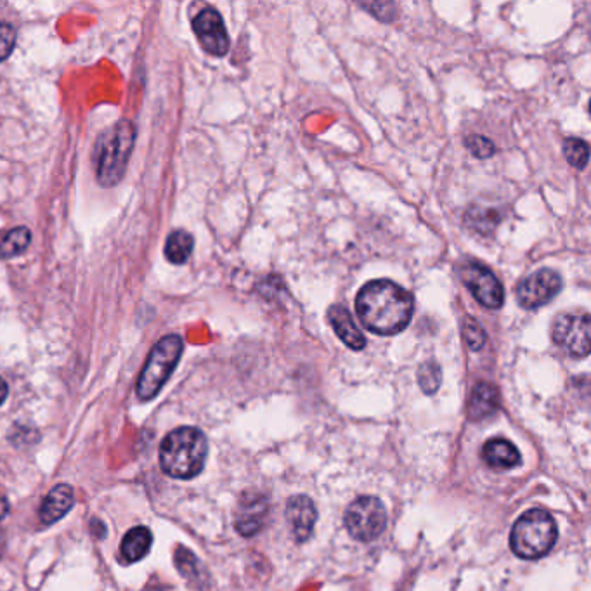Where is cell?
<instances>
[{
	"instance_id": "obj_1",
	"label": "cell",
	"mask_w": 591,
	"mask_h": 591,
	"mask_svg": "<svg viewBox=\"0 0 591 591\" xmlns=\"http://www.w3.org/2000/svg\"><path fill=\"white\" fill-rule=\"evenodd\" d=\"M356 311L370 332L396 335L410 325L415 302L410 292L394 281L375 280L361 288L356 297Z\"/></svg>"
},
{
	"instance_id": "obj_2",
	"label": "cell",
	"mask_w": 591,
	"mask_h": 591,
	"mask_svg": "<svg viewBox=\"0 0 591 591\" xmlns=\"http://www.w3.org/2000/svg\"><path fill=\"white\" fill-rule=\"evenodd\" d=\"M208 442L202 430L181 427L172 430L160 446V465L174 479H193L207 460Z\"/></svg>"
},
{
	"instance_id": "obj_3",
	"label": "cell",
	"mask_w": 591,
	"mask_h": 591,
	"mask_svg": "<svg viewBox=\"0 0 591 591\" xmlns=\"http://www.w3.org/2000/svg\"><path fill=\"white\" fill-rule=\"evenodd\" d=\"M136 141V129L129 120L118 122L113 129L101 134L94 151L96 176L104 188H111L122 181L130 153Z\"/></svg>"
},
{
	"instance_id": "obj_4",
	"label": "cell",
	"mask_w": 591,
	"mask_h": 591,
	"mask_svg": "<svg viewBox=\"0 0 591 591\" xmlns=\"http://www.w3.org/2000/svg\"><path fill=\"white\" fill-rule=\"evenodd\" d=\"M559 538V527L552 515L541 508L520 515L510 534V546L519 559L536 560L545 557Z\"/></svg>"
},
{
	"instance_id": "obj_5",
	"label": "cell",
	"mask_w": 591,
	"mask_h": 591,
	"mask_svg": "<svg viewBox=\"0 0 591 591\" xmlns=\"http://www.w3.org/2000/svg\"><path fill=\"white\" fill-rule=\"evenodd\" d=\"M182 349L184 344L179 335H167L153 347L150 358L141 371V377L137 380L136 394L141 401H151L158 396L172 371L176 370Z\"/></svg>"
},
{
	"instance_id": "obj_6",
	"label": "cell",
	"mask_w": 591,
	"mask_h": 591,
	"mask_svg": "<svg viewBox=\"0 0 591 591\" xmlns=\"http://www.w3.org/2000/svg\"><path fill=\"white\" fill-rule=\"evenodd\" d=\"M345 527L354 540L364 543L377 540L387 527L384 503L375 496H361L352 501L345 512Z\"/></svg>"
},
{
	"instance_id": "obj_7",
	"label": "cell",
	"mask_w": 591,
	"mask_h": 591,
	"mask_svg": "<svg viewBox=\"0 0 591 591\" xmlns=\"http://www.w3.org/2000/svg\"><path fill=\"white\" fill-rule=\"evenodd\" d=\"M552 338L567 354L574 358H585L590 354V316L560 314L553 321Z\"/></svg>"
},
{
	"instance_id": "obj_8",
	"label": "cell",
	"mask_w": 591,
	"mask_h": 591,
	"mask_svg": "<svg viewBox=\"0 0 591 591\" xmlns=\"http://www.w3.org/2000/svg\"><path fill=\"white\" fill-rule=\"evenodd\" d=\"M564 281L553 269H541L517 286V302L524 309H538L555 299L562 290Z\"/></svg>"
},
{
	"instance_id": "obj_9",
	"label": "cell",
	"mask_w": 591,
	"mask_h": 591,
	"mask_svg": "<svg viewBox=\"0 0 591 591\" xmlns=\"http://www.w3.org/2000/svg\"><path fill=\"white\" fill-rule=\"evenodd\" d=\"M462 280L475 300L488 309H500L505 302V292L500 280L489 267L472 262L462 269Z\"/></svg>"
},
{
	"instance_id": "obj_10",
	"label": "cell",
	"mask_w": 591,
	"mask_h": 591,
	"mask_svg": "<svg viewBox=\"0 0 591 591\" xmlns=\"http://www.w3.org/2000/svg\"><path fill=\"white\" fill-rule=\"evenodd\" d=\"M193 30L208 54L217 56V58L228 54L229 35L226 32L221 14L217 13L215 9L212 7L203 9L202 13L193 20Z\"/></svg>"
},
{
	"instance_id": "obj_11",
	"label": "cell",
	"mask_w": 591,
	"mask_h": 591,
	"mask_svg": "<svg viewBox=\"0 0 591 591\" xmlns=\"http://www.w3.org/2000/svg\"><path fill=\"white\" fill-rule=\"evenodd\" d=\"M267 515H269V500L266 494L247 491L241 494L240 503L234 514V527L241 536L252 538L266 524Z\"/></svg>"
},
{
	"instance_id": "obj_12",
	"label": "cell",
	"mask_w": 591,
	"mask_h": 591,
	"mask_svg": "<svg viewBox=\"0 0 591 591\" xmlns=\"http://www.w3.org/2000/svg\"><path fill=\"white\" fill-rule=\"evenodd\" d=\"M285 515L295 541L304 543L311 538L316 520H318V510L314 507L309 496H304V494L292 496L286 503Z\"/></svg>"
},
{
	"instance_id": "obj_13",
	"label": "cell",
	"mask_w": 591,
	"mask_h": 591,
	"mask_svg": "<svg viewBox=\"0 0 591 591\" xmlns=\"http://www.w3.org/2000/svg\"><path fill=\"white\" fill-rule=\"evenodd\" d=\"M326 316H328V321L333 326L338 338L347 347H351L352 351H363L364 347H366V338H364L363 333L359 332L358 326L354 325L351 312L347 311L344 306L335 304V306L328 309Z\"/></svg>"
},
{
	"instance_id": "obj_14",
	"label": "cell",
	"mask_w": 591,
	"mask_h": 591,
	"mask_svg": "<svg viewBox=\"0 0 591 591\" xmlns=\"http://www.w3.org/2000/svg\"><path fill=\"white\" fill-rule=\"evenodd\" d=\"M482 458L494 470L519 467L522 462L519 449L514 442L507 441L503 437H494L491 441L486 442L482 448Z\"/></svg>"
},
{
	"instance_id": "obj_15",
	"label": "cell",
	"mask_w": 591,
	"mask_h": 591,
	"mask_svg": "<svg viewBox=\"0 0 591 591\" xmlns=\"http://www.w3.org/2000/svg\"><path fill=\"white\" fill-rule=\"evenodd\" d=\"M500 406V392L494 385L488 382H479L475 385L472 394H470V401L467 406L468 420L477 422V420H484L488 416L493 415Z\"/></svg>"
},
{
	"instance_id": "obj_16",
	"label": "cell",
	"mask_w": 591,
	"mask_h": 591,
	"mask_svg": "<svg viewBox=\"0 0 591 591\" xmlns=\"http://www.w3.org/2000/svg\"><path fill=\"white\" fill-rule=\"evenodd\" d=\"M75 501V493L70 486L66 484H59L56 488L51 489V493L47 494L46 500L40 507V520L51 526L59 519H63L73 507Z\"/></svg>"
},
{
	"instance_id": "obj_17",
	"label": "cell",
	"mask_w": 591,
	"mask_h": 591,
	"mask_svg": "<svg viewBox=\"0 0 591 591\" xmlns=\"http://www.w3.org/2000/svg\"><path fill=\"white\" fill-rule=\"evenodd\" d=\"M151 543H153V534L150 529L144 526L132 527L129 533L125 534L120 553L125 562L134 564L137 560L144 559L150 552Z\"/></svg>"
},
{
	"instance_id": "obj_18",
	"label": "cell",
	"mask_w": 591,
	"mask_h": 591,
	"mask_svg": "<svg viewBox=\"0 0 591 591\" xmlns=\"http://www.w3.org/2000/svg\"><path fill=\"white\" fill-rule=\"evenodd\" d=\"M176 567L177 571L181 572L182 576L188 579L195 588H203L207 583V574H205L200 560L196 559L195 553L189 552L188 548H184V546L177 548Z\"/></svg>"
},
{
	"instance_id": "obj_19",
	"label": "cell",
	"mask_w": 591,
	"mask_h": 591,
	"mask_svg": "<svg viewBox=\"0 0 591 591\" xmlns=\"http://www.w3.org/2000/svg\"><path fill=\"white\" fill-rule=\"evenodd\" d=\"M193 247H195L193 236L188 231L179 229V231L170 233L169 238H167V243H165V257L172 264L181 266V264L188 262L189 257L193 254Z\"/></svg>"
},
{
	"instance_id": "obj_20",
	"label": "cell",
	"mask_w": 591,
	"mask_h": 591,
	"mask_svg": "<svg viewBox=\"0 0 591 591\" xmlns=\"http://www.w3.org/2000/svg\"><path fill=\"white\" fill-rule=\"evenodd\" d=\"M470 228L481 234L493 233L501 222V214L493 207H472L465 215Z\"/></svg>"
},
{
	"instance_id": "obj_21",
	"label": "cell",
	"mask_w": 591,
	"mask_h": 591,
	"mask_svg": "<svg viewBox=\"0 0 591 591\" xmlns=\"http://www.w3.org/2000/svg\"><path fill=\"white\" fill-rule=\"evenodd\" d=\"M32 241V233L26 228H14L0 234V257L11 259L25 252Z\"/></svg>"
},
{
	"instance_id": "obj_22",
	"label": "cell",
	"mask_w": 591,
	"mask_h": 591,
	"mask_svg": "<svg viewBox=\"0 0 591 591\" xmlns=\"http://www.w3.org/2000/svg\"><path fill=\"white\" fill-rule=\"evenodd\" d=\"M564 153H566L567 162L571 163L574 169L583 170L588 165V158H590V150L588 144L576 137H569L564 141Z\"/></svg>"
},
{
	"instance_id": "obj_23",
	"label": "cell",
	"mask_w": 591,
	"mask_h": 591,
	"mask_svg": "<svg viewBox=\"0 0 591 591\" xmlns=\"http://www.w3.org/2000/svg\"><path fill=\"white\" fill-rule=\"evenodd\" d=\"M418 384L422 387L425 394H436L441 387V368L434 361H427L420 366L418 370Z\"/></svg>"
},
{
	"instance_id": "obj_24",
	"label": "cell",
	"mask_w": 591,
	"mask_h": 591,
	"mask_svg": "<svg viewBox=\"0 0 591 591\" xmlns=\"http://www.w3.org/2000/svg\"><path fill=\"white\" fill-rule=\"evenodd\" d=\"M462 333L465 342L472 351H481L484 344H486V333L482 330V326L472 318L463 319Z\"/></svg>"
},
{
	"instance_id": "obj_25",
	"label": "cell",
	"mask_w": 591,
	"mask_h": 591,
	"mask_svg": "<svg viewBox=\"0 0 591 591\" xmlns=\"http://www.w3.org/2000/svg\"><path fill=\"white\" fill-rule=\"evenodd\" d=\"M465 146L475 158H481V160L493 156L494 151H496L493 141L484 136H468L465 139Z\"/></svg>"
},
{
	"instance_id": "obj_26",
	"label": "cell",
	"mask_w": 591,
	"mask_h": 591,
	"mask_svg": "<svg viewBox=\"0 0 591 591\" xmlns=\"http://www.w3.org/2000/svg\"><path fill=\"white\" fill-rule=\"evenodd\" d=\"M16 46V30L9 23L0 21V61L7 59Z\"/></svg>"
},
{
	"instance_id": "obj_27",
	"label": "cell",
	"mask_w": 591,
	"mask_h": 591,
	"mask_svg": "<svg viewBox=\"0 0 591 591\" xmlns=\"http://www.w3.org/2000/svg\"><path fill=\"white\" fill-rule=\"evenodd\" d=\"M364 9H368L373 13V16L377 14L378 20L392 21L396 16V6L392 2H373V4H363Z\"/></svg>"
},
{
	"instance_id": "obj_28",
	"label": "cell",
	"mask_w": 591,
	"mask_h": 591,
	"mask_svg": "<svg viewBox=\"0 0 591 591\" xmlns=\"http://www.w3.org/2000/svg\"><path fill=\"white\" fill-rule=\"evenodd\" d=\"M7 514H9V501L4 494L0 493V520L4 519Z\"/></svg>"
},
{
	"instance_id": "obj_29",
	"label": "cell",
	"mask_w": 591,
	"mask_h": 591,
	"mask_svg": "<svg viewBox=\"0 0 591 591\" xmlns=\"http://www.w3.org/2000/svg\"><path fill=\"white\" fill-rule=\"evenodd\" d=\"M92 531H94V534H96L98 538H104V534H106V529H104L101 520L94 519V522H92Z\"/></svg>"
},
{
	"instance_id": "obj_30",
	"label": "cell",
	"mask_w": 591,
	"mask_h": 591,
	"mask_svg": "<svg viewBox=\"0 0 591 591\" xmlns=\"http://www.w3.org/2000/svg\"><path fill=\"white\" fill-rule=\"evenodd\" d=\"M6 397H7V384H6V382H4V380H2V378H0V406H2V403H4V401H6Z\"/></svg>"
},
{
	"instance_id": "obj_31",
	"label": "cell",
	"mask_w": 591,
	"mask_h": 591,
	"mask_svg": "<svg viewBox=\"0 0 591 591\" xmlns=\"http://www.w3.org/2000/svg\"><path fill=\"white\" fill-rule=\"evenodd\" d=\"M2 552H4V533L0 531V557H2Z\"/></svg>"
}]
</instances>
